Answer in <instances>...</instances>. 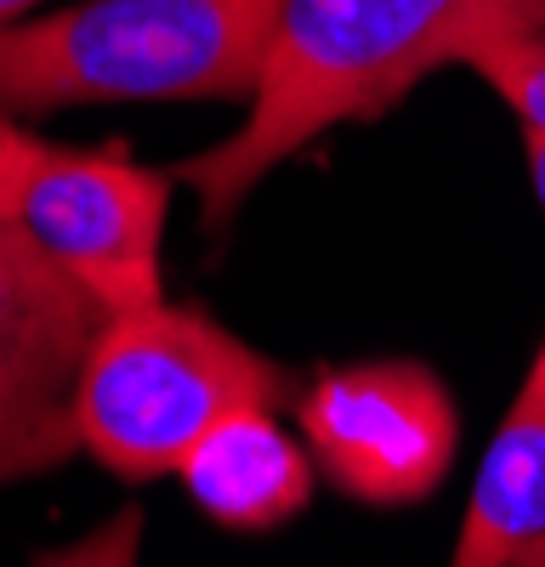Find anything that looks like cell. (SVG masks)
I'll return each mask as SVG.
<instances>
[{
  "instance_id": "obj_8",
  "label": "cell",
  "mask_w": 545,
  "mask_h": 567,
  "mask_svg": "<svg viewBox=\"0 0 545 567\" xmlns=\"http://www.w3.org/2000/svg\"><path fill=\"white\" fill-rule=\"evenodd\" d=\"M539 534H545V341L477 465L461 545H454L449 567H506Z\"/></svg>"
},
{
  "instance_id": "obj_9",
  "label": "cell",
  "mask_w": 545,
  "mask_h": 567,
  "mask_svg": "<svg viewBox=\"0 0 545 567\" xmlns=\"http://www.w3.org/2000/svg\"><path fill=\"white\" fill-rule=\"evenodd\" d=\"M466 69H477L500 91V103L523 120V131H545V29L500 34L477 45Z\"/></svg>"
},
{
  "instance_id": "obj_3",
  "label": "cell",
  "mask_w": 545,
  "mask_h": 567,
  "mask_svg": "<svg viewBox=\"0 0 545 567\" xmlns=\"http://www.w3.org/2000/svg\"><path fill=\"white\" fill-rule=\"evenodd\" d=\"M290 374L199 307L103 312L74 381V437L103 471L154 483L234 409L285 403Z\"/></svg>"
},
{
  "instance_id": "obj_1",
  "label": "cell",
  "mask_w": 545,
  "mask_h": 567,
  "mask_svg": "<svg viewBox=\"0 0 545 567\" xmlns=\"http://www.w3.org/2000/svg\"><path fill=\"white\" fill-rule=\"evenodd\" d=\"M545 29V0H279L250 114L216 148L176 165L222 233L250 187L336 125L381 120L432 69L466 63L500 34Z\"/></svg>"
},
{
  "instance_id": "obj_7",
  "label": "cell",
  "mask_w": 545,
  "mask_h": 567,
  "mask_svg": "<svg viewBox=\"0 0 545 567\" xmlns=\"http://www.w3.org/2000/svg\"><path fill=\"white\" fill-rule=\"evenodd\" d=\"M194 505L234 534H272L312 499V454L272 409H234L176 465Z\"/></svg>"
},
{
  "instance_id": "obj_10",
  "label": "cell",
  "mask_w": 545,
  "mask_h": 567,
  "mask_svg": "<svg viewBox=\"0 0 545 567\" xmlns=\"http://www.w3.org/2000/svg\"><path fill=\"white\" fill-rule=\"evenodd\" d=\"M136 556H143V505H120L109 523L80 534L74 545L40 550L34 567H136Z\"/></svg>"
},
{
  "instance_id": "obj_4",
  "label": "cell",
  "mask_w": 545,
  "mask_h": 567,
  "mask_svg": "<svg viewBox=\"0 0 545 567\" xmlns=\"http://www.w3.org/2000/svg\"><path fill=\"white\" fill-rule=\"evenodd\" d=\"M165 210L171 176L29 136L0 114V227L23 233L103 312L160 301Z\"/></svg>"
},
{
  "instance_id": "obj_6",
  "label": "cell",
  "mask_w": 545,
  "mask_h": 567,
  "mask_svg": "<svg viewBox=\"0 0 545 567\" xmlns=\"http://www.w3.org/2000/svg\"><path fill=\"white\" fill-rule=\"evenodd\" d=\"M103 323L69 272L0 227V488L58 471L74 437V381Z\"/></svg>"
},
{
  "instance_id": "obj_5",
  "label": "cell",
  "mask_w": 545,
  "mask_h": 567,
  "mask_svg": "<svg viewBox=\"0 0 545 567\" xmlns=\"http://www.w3.org/2000/svg\"><path fill=\"white\" fill-rule=\"evenodd\" d=\"M301 443L312 465L363 505L426 499L461 443V420L443 381L421 363H352L330 369L296 398Z\"/></svg>"
},
{
  "instance_id": "obj_13",
  "label": "cell",
  "mask_w": 545,
  "mask_h": 567,
  "mask_svg": "<svg viewBox=\"0 0 545 567\" xmlns=\"http://www.w3.org/2000/svg\"><path fill=\"white\" fill-rule=\"evenodd\" d=\"M29 7H34V0H0V23L18 18V12H29Z\"/></svg>"
},
{
  "instance_id": "obj_2",
  "label": "cell",
  "mask_w": 545,
  "mask_h": 567,
  "mask_svg": "<svg viewBox=\"0 0 545 567\" xmlns=\"http://www.w3.org/2000/svg\"><path fill=\"white\" fill-rule=\"evenodd\" d=\"M279 0H80L0 23V114L69 103L256 97Z\"/></svg>"
},
{
  "instance_id": "obj_12",
  "label": "cell",
  "mask_w": 545,
  "mask_h": 567,
  "mask_svg": "<svg viewBox=\"0 0 545 567\" xmlns=\"http://www.w3.org/2000/svg\"><path fill=\"white\" fill-rule=\"evenodd\" d=\"M506 567H545V534H539L534 545H523V550H517Z\"/></svg>"
},
{
  "instance_id": "obj_11",
  "label": "cell",
  "mask_w": 545,
  "mask_h": 567,
  "mask_svg": "<svg viewBox=\"0 0 545 567\" xmlns=\"http://www.w3.org/2000/svg\"><path fill=\"white\" fill-rule=\"evenodd\" d=\"M528 176H534V194L545 205V131H528Z\"/></svg>"
}]
</instances>
